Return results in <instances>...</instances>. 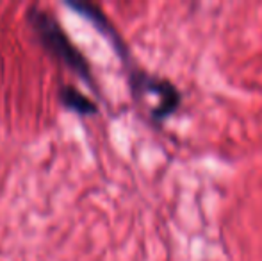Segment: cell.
Wrapping results in <instances>:
<instances>
[{"instance_id":"cell-1","label":"cell","mask_w":262,"mask_h":261,"mask_svg":"<svg viewBox=\"0 0 262 261\" xmlns=\"http://www.w3.org/2000/svg\"><path fill=\"white\" fill-rule=\"evenodd\" d=\"M27 22L34 31L38 42L41 43V47L50 56L55 57L66 68L72 70L77 77H80L84 83L90 84L93 90H98L90 61L80 52L79 47L70 39L68 32L62 29L61 22L50 11L41 9L38 6L29 7Z\"/></svg>"},{"instance_id":"cell-2","label":"cell","mask_w":262,"mask_h":261,"mask_svg":"<svg viewBox=\"0 0 262 261\" xmlns=\"http://www.w3.org/2000/svg\"><path fill=\"white\" fill-rule=\"evenodd\" d=\"M128 84L134 98H143L156 95L157 104L156 108L150 111V116L154 120H164L166 116H169L177 108L180 106V91L177 90V86L173 83H169L164 77L154 75L141 68L128 65Z\"/></svg>"},{"instance_id":"cell-3","label":"cell","mask_w":262,"mask_h":261,"mask_svg":"<svg viewBox=\"0 0 262 261\" xmlns=\"http://www.w3.org/2000/svg\"><path fill=\"white\" fill-rule=\"evenodd\" d=\"M66 7H70L72 11H77L80 16H84L88 22L97 27V31L104 36L105 39H109V43L113 45V49L116 50V54L121 57V61L125 66L132 65L130 63V54H128L127 43L121 39L120 32L114 29V25L111 24V20L107 18V14L100 9V6L93 2H88V0H72V2H66Z\"/></svg>"},{"instance_id":"cell-4","label":"cell","mask_w":262,"mask_h":261,"mask_svg":"<svg viewBox=\"0 0 262 261\" xmlns=\"http://www.w3.org/2000/svg\"><path fill=\"white\" fill-rule=\"evenodd\" d=\"M59 104L62 108L70 109L73 113L79 115H97L98 113V104L90 98L88 95H84L79 88L72 86V84H62L59 88Z\"/></svg>"}]
</instances>
